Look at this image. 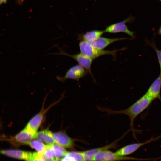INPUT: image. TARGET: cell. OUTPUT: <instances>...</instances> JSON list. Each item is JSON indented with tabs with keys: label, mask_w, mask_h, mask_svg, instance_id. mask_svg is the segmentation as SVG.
<instances>
[{
	"label": "cell",
	"mask_w": 161,
	"mask_h": 161,
	"mask_svg": "<svg viewBox=\"0 0 161 161\" xmlns=\"http://www.w3.org/2000/svg\"><path fill=\"white\" fill-rule=\"evenodd\" d=\"M153 100L145 93L133 104L124 110H114L108 108L99 106H97V108L99 110L106 112L108 115L123 114L128 116L130 119V126L131 130L134 134L133 125L134 120L149 106Z\"/></svg>",
	"instance_id": "cell-1"
},
{
	"label": "cell",
	"mask_w": 161,
	"mask_h": 161,
	"mask_svg": "<svg viewBox=\"0 0 161 161\" xmlns=\"http://www.w3.org/2000/svg\"><path fill=\"white\" fill-rule=\"evenodd\" d=\"M79 45L80 52L93 60L106 55H111L114 59H115L117 52L119 50H105L99 49L93 47L89 42L83 41H81Z\"/></svg>",
	"instance_id": "cell-2"
},
{
	"label": "cell",
	"mask_w": 161,
	"mask_h": 161,
	"mask_svg": "<svg viewBox=\"0 0 161 161\" xmlns=\"http://www.w3.org/2000/svg\"><path fill=\"white\" fill-rule=\"evenodd\" d=\"M36 134L25 126L15 135L5 139L14 146L27 145L30 141L35 139Z\"/></svg>",
	"instance_id": "cell-3"
},
{
	"label": "cell",
	"mask_w": 161,
	"mask_h": 161,
	"mask_svg": "<svg viewBox=\"0 0 161 161\" xmlns=\"http://www.w3.org/2000/svg\"><path fill=\"white\" fill-rule=\"evenodd\" d=\"M145 159L138 158L126 156H120L117 155L109 150L101 152L94 156L92 161H120L128 160H141Z\"/></svg>",
	"instance_id": "cell-4"
},
{
	"label": "cell",
	"mask_w": 161,
	"mask_h": 161,
	"mask_svg": "<svg viewBox=\"0 0 161 161\" xmlns=\"http://www.w3.org/2000/svg\"><path fill=\"white\" fill-rule=\"evenodd\" d=\"M60 100H58V101L53 103L46 109L44 108L45 100H44L42 107L40 111L29 121L25 126L34 133H36L42 123L46 113L51 107L59 102Z\"/></svg>",
	"instance_id": "cell-5"
},
{
	"label": "cell",
	"mask_w": 161,
	"mask_h": 161,
	"mask_svg": "<svg viewBox=\"0 0 161 161\" xmlns=\"http://www.w3.org/2000/svg\"><path fill=\"white\" fill-rule=\"evenodd\" d=\"M88 73L84 67L78 64L71 67L66 72L64 76H58L57 78L62 82L68 79H72L78 81L80 79L83 78Z\"/></svg>",
	"instance_id": "cell-6"
},
{
	"label": "cell",
	"mask_w": 161,
	"mask_h": 161,
	"mask_svg": "<svg viewBox=\"0 0 161 161\" xmlns=\"http://www.w3.org/2000/svg\"><path fill=\"white\" fill-rule=\"evenodd\" d=\"M58 48L59 52L52 54L66 55L71 57L78 62V64L84 67L88 73L91 75L92 77L93 78L91 69L93 59L81 53L75 55H71L66 53L61 48L58 47Z\"/></svg>",
	"instance_id": "cell-7"
},
{
	"label": "cell",
	"mask_w": 161,
	"mask_h": 161,
	"mask_svg": "<svg viewBox=\"0 0 161 161\" xmlns=\"http://www.w3.org/2000/svg\"><path fill=\"white\" fill-rule=\"evenodd\" d=\"M55 143L66 148L72 149L75 146V139L69 137L64 131L52 132Z\"/></svg>",
	"instance_id": "cell-8"
},
{
	"label": "cell",
	"mask_w": 161,
	"mask_h": 161,
	"mask_svg": "<svg viewBox=\"0 0 161 161\" xmlns=\"http://www.w3.org/2000/svg\"><path fill=\"white\" fill-rule=\"evenodd\" d=\"M161 137V135H160L156 138L152 137L143 142L131 144L126 145L118 150L115 153L119 156H126L133 153L143 145L157 140Z\"/></svg>",
	"instance_id": "cell-9"
},
{
	"label": "cell",
	"mask_w": 161,
	"mask_h": 161,
	"mask_svg": "<svg viewBox=\"0 0 161 161\" xmlns=\"http://www.w3.org/2000/svg\"><path fill=\"white\" fill-rule=\"evenodd\" d=\"M130 19L127 18L122 21L112 24L106 28L105 32L115 33L123 32L129 35L133 38L135 37L134 33L128 29L126 23L129 21Z\"/></svg>",
	"instance_id": "cell-10"
},
{
	"label": "cell",
	"mask_w": 161,
	"mask_h": 161,
	"mask_svg": "<svg viewBox=\"0 0 161 161\" xmlns=\"http://www.w3.org/2000/svg\"><path fill=\"white\" fill-rule=\"evenodd\" d=\"M161 89V75L154 80L145 94L153 100L159 99L161 101L160 95Z\"/></svg>",
	"instance_id": "cell-11"
},
{
	"label": "cell",
	"mask_w": 161,
	"mask_h": 161,
	"mask_svg": "<svg viewBox=\"0 0 161 161\" xmlns=\"http://www.w3.org/2000/svg\"><path fill=\"white\" fill-rule=\"evenodd\" d=\"M127 39L129 38H108L100 37L89 43L93 47L99 49H103L114 42Z\"/></svg>",
	"instance_id": "cell-12"
},
{
	"label": "cell",
	"mask_w": 161,
	"mask_h": 161,
	"mask_svg": "<svg viewBox=\"0 0 161 161\" xmlns=\"http://www.w3.org/2000/svg\"><path fill=\"white\" fill-rule=\"evenodd\" d=\"M31 152L17 149H4L0 151V153L11 158L25 161L27 159Z\"/></svg>",
	"instance_id": "cell-13"
},
{
	"label": "cell",
	"mask_w": 161,
	"mask_h": 161,
	"mask_svg": "<svg viewBox=\"0 0 161 161\" xmlns=\"http://www.w3.org/2000/svg\"><path fill=\"white\" fill-rule=\"evenodd\" d=\"M118 140L103 147L83 151L86 161H92L93 157L101 152L114 148Z\"/></svg>",
	"instance_id": "cell-14"
},
{
	"label": "cell",
	"mask_w": 161,
	"mask_h": 161,
	"mask_svg": "<svg viewBox=\"0 0 161 161\" xmlns=\"http://www.w3.org/2000/svg\"><path fill=\"white\" fill-rule=\"evenodd\" d=\"M37 139L47 145H51L55 143L52 135V132L47 129L38 131L35 136Z\"/></svg>",
	"instance_id": "cell-15"
},
{
	"label": "cell",
	"mask_w": 161,
	"mask_h": 161,
	"mask_svg": "<svg viewBox=\"0 0 161 161\" xmlns=\"http://www.w3.org/2000/svg\"><path fill=\"white\" fill-rule=\"evenodd\" d=\"M105 33L104 31L92 30L81 34L78 36V39L89 42L92 41L101 37Z\"/></svg>",
	"instance_id": "cell-16"
},
{
	"label": "cell",
	"mask_w": 161,
	"mask_h": 161,
	"mask_svg": "<svg viewBox=\"0 0 161 161\" xmlns=\"http://www.w3.org/2000/svg\"><path fill=\"white\" fill-rule=\"evenodd\" d=\"M27 145L35 149L37 152L42 154L44 151L47 146L44 143L36 139L32 140Z\"/></svg>",
	"instance_id": "cell-17"
},
{
	"label": "cell",
	"mask_w": 161,
	"mask_h": 161,
	"mask_svg": "<svg viewBox=\"0 0 161 161\" xmlns=\"http://www.w3.org/2000/svg\"><path fill=\"white\" fill-rule=\"evenodd\" d=\"M55 158L62 157L67 154L68 151L65 148L55 143L52 145Z\"/></svg>",
	"instance_id": "cell-18"
},
{
	"label": "cell",
	"mask_w": 161,
	"mask_h": 161,
	"mask_svg": "<svg viewBox=\"0 0 161 161\" xmlns=\"http://www.w3.org/2000/svg\"><path fill=\"white\" fill-rule=\"evenodd\" d=\"M66 155L72 157L76 161H86L83 151H68Z\"/></svg>",
	"instance_id": "cell-19"
},
{
	"label": "cell",
	"mask_w": 161,
	"mask_h": 161,
	"mask_svg": "<svg viewBox=\"0 0 161 161\" xmlns=\"http://www.w3.org/2000/svg\"><path fill=\"white\" fill-rule=\"evenodd\" d=\"M41 154L37 152H31L26 161H44L41 158Z\"/></svg>",
	"instance_id": "cell-20"
},
{
	"label": "cell",
	"mask_w": 161,
	"mask_h": 161,
	"mask_svg": "<svg viewBox=\"0 0 161 161\" xmlns=\"http://www.w3.org/2000/svg\"><path fill=\"white\" fill-rule=\"evenodd\" d=\"M52 145H47L46 148L42 154L47 157L55 159L54 151Z\"/></svg>",
	"instance_id": "cell-21"
},
{
	"label": "cell",
	"mask_w": 161,
	"mask_h": 161,
	"mask_svg": "<svg viewBox=\"0 0 161 161\" xmlns=\"http://www.w3.org/2000/svg\"><path fill=\"white\" fill-rule=\"evenodd\" d=\"M151 46L154 48L157 54L160 67V74L161 75V49H158L153 44L151 45Z\"/></svg>",
	"instance_id": "cell-22"
},
{
	"label": "cell",
	"mask_w": 161,
	"mask_h": 161,
	"mask_svg": "<svg viewBox=\"0 0 161 161\" xmlns=\"http://www.w3.org/2000/svg\"><path fill=\"white\" fill-rule=\"evenodd\" d=\"M61 161H76V160L72 157L65 155L61 158Z\"/></svg>",
	"instance_id": "cell-23"
},
{
	"label": "cell",
	"mask_w": 161,
	"mask_h": 161,
	"mask_svg": "<svg viewBox=\"0 0 161 161\" xmlns=\"http://www.w3.org/2000/svg\"><path fill=\"white\" fill-rule=\"evenodd\" d=\"M41 158L44 161H55V159L49 158L45 156L43 154H41Z\"/></svg>",
	"instance_id": "cell-24"
},
{
	"label": "cell",
	"mask_w": 161,
	"mask_h": 161,
	"mask_svg": "<svg viewBox=\"0 0 161 161\" xmlns=\"http://www.w3.org/2000/svg\"><path fill=\"white\" fill-rule=\"evenodd\" d=\"M7 0H0V4H1L5 3Z\"/></svg>",
	"instance_id": "cell-25"
},
{
	"label": "cell",
	"mask_w": 161,
	"mask_h": 161,
	"mask_svg": "<svg viewBox=\"0 0 161 161\" xmlns=\"http://www.w3.org/2000/svg\"><path fill=\"white\" fill-rule=\"evenodd\" d=\"M158 33L159 35H161V25L158 30Z\"/></svg>",
	"instance_id": "cell-26"
},
{
	"label": "cell",
	"mask_w": 161,
	"mask_h": 161,
	"mask_svg": "<svg viewBox=\"0 0 161 161\" xmlns=\"http://www.w3.org/2000/svg\"><path fill=\"white\" fill-rule=\"evenodd\" d=\"M55 161H61V158H55Z\"/></svg>",
	"instance_id": "cell-27"
},
{
	"label": "cell",
	"mask_w": 161,
	"mask_h": 161,
	"mask_svg": "<svg viewBox=\"0 0 161 161\" xmlns=\"http://www.w3.org/2000/svg\"><path fill=\"white\" fill-rule=\"evenodd\" d=\"M159 161H161V159H160V160Z\"/></svg>",
	"instance_id": "cell-28"
},
{
	"label": "cell",
	"mask_w": 161,
	"mask_h": 161,
	"mask_svg": "<svg viewBox=\"0 0 161 161\" xmlns=\"http://www.w3.org/2000/svg\"><path fill=\"white\" fill-rule=\"evenodd\" d=\"M160 0V1H161V0Z\"/></svg>",
	"instance_id": "cell-29"
}]
</instances>
